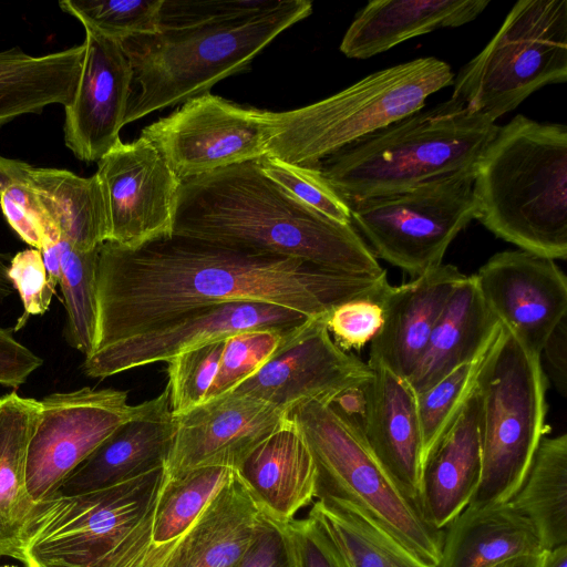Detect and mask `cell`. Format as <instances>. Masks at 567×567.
Here are the masks:
<instances>
[{"mask_svg":"<svg viewBox=\"0 0 567 567\" xmlns=\"http://www.w3.org/2000/svg\"><path fill=\"white\" fill-rule=\"evenodd\" d=\"M388 286L386 274L336 272L173 234L136 248L105 241L99 249L92 351L213 305L267 302L317 318L351 299H380Z\"/></svg>","mask_w":567,"mask_h":567,"instance_id":"cell-1","label":"cell"},{"mask_svg":"<svg viewBox=\"0 0 567 567\" xmlns=\"http://www.w3.org/2000/svg\"><path fill=\"white\" fill-rule=\"evenodd\" d=\"M173 235L336 272L386 274L352 224L334 221L298 200L261 171L259 159L183 181Z\"/></svg>","mask_w":567,"mask_h":567,"instance_id":"cell-2","label":"cell"},{"mask_svg":"<svg viewBox=\"0 0 567 567\" xmlns=\"http://www.w3.org/2000/svg\"><path fill=\"white\" fill-rule=\"evenodd\" d=\"M478 220L496 237L550 259L567 257V126L518 114L475 166Z\"/></svg>","mask_w":567,"mask_h":567,"instance_id":"cell-3","label":"cell"},{"mask_svg":"<svg viewBox=\"0 0 567 567\" xmlns=\"http://www.w3.org/2000/svg\"><path fill=\"white\" fill-rule=\"evenodd\" d=\"M312 12L308 0H282L266 12L219 23L164 29L120 40L133 69L124 125L208 93L243 72L281 32Z\"/></svg>","mask_w":567,"mask_h":567,"instance_id":"cell-4","label":"cell"},{"mask_svg":"<svg viewBox=\"0 0 567 567\" xmlns=\"http://www.w3.org/2000/svg\"><path fill=\"white\" fill-rule=\"evenodd\" d=\"M498 127L451 97L368 135L318 166L347 203L400 193L475 167Z\"/></svg>","mask_w":567,"mask_h":567,"instance_id":"cell-5","label":"cell"},{"mask_svg":"<svg viewBox=\"0 0 567 567\" xmlns=\"http://www.w3.org/2000/svg\"><path fill=\"white\" fill-rule=\"evenodd\" d=\"M455 74L434 56L375 71L316 103L282 112L258 110L266 156L307 166L422 110Z\"/></svg>","mask_w":567,"mask_h":567,"instance_id":"cell-6","label":"cell"},{"mask_svg":"<svg viewBox=\"0 0 567 567\" xmlns=\"http://www.w3.org/2000/svg\"><path fill=\"white\" fill-rule=\"evenodd\" d=\"M161 466L100 489L39 502L23 544L25 567H134L152 546Z\"/></svg>","mask_w":567,"mask_h":567,"instance_id":"cell-7","label":"cell"},{"mask_svg":"<svg viewBox=\"0 0 567 567\" xmlns=\"http://www.w3.org/2000/svg\"><path fill=\"white\" fill-rule=\"evenodd\" d=\"M475 392L482 476L468 505L503 504L523 485L549 429L542 358L501 326L482 362Z\"/></svg>","mask_w":567,"mask_h":567,"instance_id":"cell-8","label":"cell"},{"mask_svg":"<svg viewBox=\"0 0 567 567\" xmlns=\"http://www.w3.org/2000/svg\"><path fill=\"white\" fill-rule=\"evenodd\" d=\"M317 467L316 498L350 503L433 567L441 559L443 530L423 518L369 447L363 434L326 402L308 400L288 413Z\"/></svg>","mask_w":567,"mask_h":567,"instance_id":"cell-9","label":"cell"},{"mask_svg":"<svg viewBox=\"0 0 567 567\" xmlns=\"http://www.w3.org/2000/svg\"><path fill=\"white\" fill-rule=\"evenodd\" d=\"M567 80V1L520 0L454 76L452 99L496 122L535 91Z\"/></svg>","mask_w":567,"mask_h":567,"instance_id":"cell-10","label":"cell"},{"mask_svg":"<svg viewBox=\"0 0 567 567\" xmlns=\"http://www.w3.org/2000/svg\"><path fill=\"white\" fill-rule=\"evenodd\" d=\"M474 178L475 167L348 202L351 224L375 257L415 278L442 265L455 237L478 219Z\"/></svg>","mask_w":567,"mask_h":567,"instance_id":"cell-11","label":"cell"},{"mask_svg":"<svg viewBox=\"0 0 567 567\" xmlns=\"http://www.w3.org/2000/svg\"><path fill=\"white\" fill-rule=\"evenodd\" d=\"M39 404L25 465L27 489L34 502L51 497L142 405L128 404L126 391L89 386L49 394Z\"/></svg>","mask_w":567,"mask_h":567,"instance_id":"cell-12","label":"cell"},{"mask_svg":"<svg viewBox=\"0 0 567 567\" xmlns=\"http://www.w3.org/2000/svg\"><path fill=\"white\" fill-rule=\"evenodd\" d=\"M183 182L266 156L257 109L210 92L190 99L142 133Z\"/></svg>","mask_w":567,"mask_h":567,"instance_id":"cell-13","label":"cell"},{"mask_svg":"<svg viewBox=\"0 0 567 567\" xmlns=\"http://www.w3.org/2000/svg\"><path fill=\"white\" fill-rule=\"evenodd\" d=\"M311 319L277 305L258 301H231L198 308L145 332L102 348L84 358L82 370L95 379L156 362L246 330H272L291 333Z\"/></svg>","mask_w":567,"mask_h":567,"instance_id":"cell-14","label":"cell"},{"mask_svg":"<svg viewBox=\"0 0 567 567\" xmlns=\"http://www.w3.org/2000/svg\"><path fill=\"white\" fill-rule=\"evenodd\" d=\"M109 241L136 248L173 234L182 181L144 136L121 142L97 162Z\"/></svg>","mask_w":567,"mask_h":567,"instance_id":"cell-15","label":"cell"},{"mask_svg":"<svg viewBox=\"0 0 567 567\" xmlns=\"http://www.w3.org/2000/svg\"><path fill=\"white\" fill-rule=\"evenodd\" d=\"M474 278L498 323L540 357L548 336L567 316V278L555 260L505 250L492 256Z\"/></svg>","mask_w":567,"mask_h":567,"instance_id":"cell-16","label":"cell"},{"mask_svg":"<svg viewBox=\"0 0 567 567\" xmlns=\"http://www.w3.org/2000/svg\"><path fill=\"white\" fill-rule=\"evenodd\" d=\"M287 419V411L248 394L230 392L203 402L174 416L166 476L205 466L236 470Z\"/></svg>","mask_w":567,"mask_h":567,"instance_id":"cell-17","label":"cell"},{"mask_svg":"<svg viewBox=\"0 0 567 567\" xmlns=\"http://www.w3.org/2000/svg\"><path fill=\"white\" fill-rule=\"evenodd\" d=\"M372 374L368 362L334 342L323 316L311 319L256 374L231 392L255 396L289 413L302 401L329 403L337 393L369 381Z\"/></svg>","mask_w":567,"mask_h":567,"instance_id":"cell-18","label":"cell"},{"mask_svg":"<svg viewBox=\"0 0 567 567\" xmlns=\"http://www.w3.org/2000/svg\"><path fill=\"white\" fill-rule=\"evenodd\" d=\"M84 59L72 101L64 106V143L76 158L99 162L122 141L133 69L118 40L84 27Z\"/></svg>","mask_w":567,"mask_h":567,"instance_id":"cell-19","label":"cell"},{"mask_svg":"<svg viewBox=\"0 0 567 567\" xmlns=\"http://www.w3.org/2000/svg\"><path fill=\"white\" fill-rule=\"evenodd\" d=\"M466 277L442 264L400 286H388L380 298L383 324L370 342L368 364H380L409 380L431 332L456 286Z\"/></svg>","mask_w":567,"mask_h":567,"instance_id":"cell-20","label":"cell"},{"mask_svg":"<svg viewBox=\"0 0 567 567\" xmlns=\"http://www.w3.org/2000/svg\"><path fill=\"white\" fill-rule=\"evenodd\" d=\"M262 513L236 470L181 536L151 546L134 567H237Z\"/></svg>","mask_w":567,"mask_h":567,"instance_id":"cell-21","label":"cell"},{"mask_svg":"<svg viewBox=\"0 0 567 567\" xmlns=\"http://www.w3.org/2000/svg\"><path fill=\"white\" fill-rule=\"evenodd\" d=\"M141 404L140 412L74 468L53 495L100 489L165 465L175 432L168 392Z\"/></svg>","mask_w":567,"mask_h":567,"instance_id":"cell-22","label":"cell"},{"mask_svg":"<svg viewBox=\"0 0 567 567\" xmlns=\"http://www.w3.org/2000/svg\"><path fill=\"white\" fill-rule=\"evenodd\" d=\"M482 476L478 400L474 390L422 463L419 509L443 530L471 502Z\"/></svg>","mask_w":567,"mask_h":567,"instance_id":"cell-23","label":"cell"},{"mask_svg":"<svg viewBox=\"0 0 567 567\" xmlns=\"http://www.w3.org/2000/svg\"><path fill=\"white\" fill-rule=\"evenodd\" d=\"M363 436L374 456L419 508L422 433L416 394L408 380L372 364Z\"/></svg>","mask_w":567,"mask_h":567,"instance_id":"cell-24","label":"cell"},{"mask_svg":"<svg viewBox=\"0 0 567 567\" xmlns=\"http://www.w3.org/2000/svg\"><path fill=\"white\" fill-rule=\"evenodd\" d=\"M236 472L259 509L274 519L289 522L316 498V463L289 415Z\"/></svg>","mask_w":567,"mask_h":567,"instance_id":"cell-25","label":"cell"},{"mask_svg":"<svg viewBox=\"0 0 567 567\" xmlns=\"http://www.w3.org/2000/svg\"><path fill=\"white\" fill-rule=\"evenodd\" d=\"M486 0H373L354 17L340 43L351 59H368L437 29L476 19Z\"/></svg>","mask_w":567,"mask_h":567,"instance_id":"cell-26","label":"cell"},{"mask_svg":"<svg viewBox=\"0 0 567 567\" xmlns=\"http://www.w3.org/2000/svg\"><path fill=\"white\" fill-rule=\"evenodd\" d=\"M499 330L501 324L486 307L474 275L466 276L447 300L408 380L415 394L484 354Z\"/></svg>","mask_w":567,"mask_h":567,"instance_id":"cell-27","label":"cell"},{"mask_svg":"<svg viewBox=\"0 0 567 567\" xmlns=\"http://www.w3.org/2000/svg\"><path fill=\"white\" fill-rule=\"evenodd\" d=\"M545 551L532 522L509 502L467 505L443 529L437 567H493Z\"/></svg>","mask_w":567,"mask_h":567,"instance_id":"cell-28","label":"cell"},{"mask_svg":"<svg viewBox=\"0 0 567 567\" xmlns=\"http://www.w3.org/2000/svg\"><path fill=\"white\" fill-rule=\"evenodd\" d=\"M39 401L12 391L0 396V557L23 560V544L39 502L27 489L25 465Z\"/></svg>","mask_w":567,"mask_h":567,"instance_id":"cell-29","label":"cell"},{"mask_svg":"<svg viewBox=\"0 0 567 567\" xmlns=\"http://www.w3.org/2000/svg\"><path fill=\"white\" fill-rule=\"evenodd\" d=\"M84 59V44L31 55L20 48L0 51V127L27 114H39L73 99Z\"/></svg>","mask_w":567,"mask_h":567,"instance_id":"cell-30","label":"cell"},{"mask_svg":"<svg viewBox=\"0 0 567 567\" xmlns=\"http://www.w3.org/2000/svg\"><path fill=\"white\" fill-rule=\"evenodd\" d=\"M30 181L61 238L91 250L109 241L106 204L96 174L82 177L71 171L30 166Z\"/></svg>","mask_w":567,"mask_h":567,"instance_id":"cell-31","label":"cell"},{"mask_svg":"<svg viewBox=\"0 0 567 567\" xmlns=\"http://www.w3.org/2000/svg\"><path fill=\"white\" fill-rule=\"evenodd\" d=\"M535 527L545 550L567 544V434L544 437L508 501Z\"/></svg>","mask_w":567,"mask_h":567,"instance_id":"cell-32","label":"cell"},{"mask_svg":"<svg viewBox=\"0 0 567 567\" xmlns=\"http://www.w3.org/2000/svg\"><path fill=\"white\" fill-rule=\"evenodd\" d=\"M309 516L328 533L348 567H433L350 503L319 498Z\"/></svg>","mask_w":567,"mask_h":567,"instance_id":"cell-33","label":"cell"},{"mask_svg":"<svg viewBox=\"0 0 567 567\" xmlns=\"http://www.w3.org/2000/svg\"><path fill=\"white\" fill-rule=\"evenodd\" d=\"M234 473L229 467L205 466L166 476L155 507L152 546L185 533Z\"/></svg>","mask_w":567,"mask_h":567,"instance_id":"cell-34","label":"cell"},{"mask_svg":"<svg viewBox=\"0 0 567 567\" xmlns=\"http://www.w3.org/2000/svg\"><path fill=\"white\" fill-rule=\"evenodd\" d=\"M99 249L81 250L60 240V281L66 322L64 334L71 347L86 357L96 332V271Z\"/></svg>","mask_w":567,"mask_h":567,"instance_id":"cell-35","label":"cell"},{"mask_svg":"<svg viewBox=\"0 0 567 567\" xmlns=\"http://www.w3.org/2000/svg\"><path fill=\"white\" fill-rule=\"evenodd\" d=\"M30 166L27 162L0 155V207L18 236L41 251L47 240L60 239L61 235L31 184Z\"/></svg>","mask_w":567,"mask_h":567,"instance_id":"cell-36","label":"cell"},{"mask_svg":"<svg viewBox=\"0 0 567 567\" xmlns=\"http://www.w3.org/2000/svg\"><path fill=\"white\" fill-rule=\"evenodd\" d=\"M486 352L456 368L432 386L416 394L422 433V463L474 390Z\"/></svg>","mask_w":567,"mask_h":567,"instance_id":"cell-37","label":"cell"},{"mask_svg":"<svg viewBox=\"0 0 567 567\" xmlns=\"http://www.w3.org/2000/svg\"><path fill=\"white\" fill-rule=\"evenodd\" d=\"M300 330L280 333L257 329L227 337L215 380L204 402L231 392L256 374Z\"/></svg>","mask_w":567,"mask_h":567,"instance_id":"cell-38","label":"cell"},{"mask_svg":"<svg viewBox=\"0 0 567 567\" xmlns=\"http://www.w3.org/2000/svg\"><path fill=\"white\" fill-rule=\"evenodd\" d=\"M163 0H63L60 8L83 27L122 40L159 31L158 13Z\"/></svg>","mask_w":567,"mask_h":567,"instance_id":"cell-39","label":"cell"},{"mask_svg":"<svg viewBox=\"0 0 567 567\" xmlns=\"http://www.w3.org/2000/svg\"><path fill=\"white\" fill-rule=\"evenodd\" d=\"M226 338L186 350L167 361L169 405L174 416L202 404L215 380Z\"/></svg>","mask_w":567,"mask_h":567,"instance_id":"cell-40","label":"cell"},{"mask_svg":"<svg viewBox=\"0 0 567 567\" xmlns=\"http://www.w3.org/2000/svg\"><path fill=\"white\" fill-rule=\"evenodd\" d=\"M261 171L301 203L341 223L351 224L350 208L321 173L319 166L288 163L276 157L259 159Z\"/></svg>","mask_w":567,"mask_h":567,"instance_id":"cell-41","label":"cell"},{"mask_svg":"<svg viewBox=\"0 0 567 567\" xmlns=\"http://www.w3.org/2000/svg\"><path fill=\"white\" fill-rule=\"evenodd\" d=\"M282 0H163L158 28L174 29L219 23L256 16L278 7Z\"/></svg>","mask_w":567,"mask_h":567,"instance_id":"cell-42","label":"cell"},{"mask_svg":"<svg viewBox=\"0 0 567 567\" xmlns=\"http://www.w3.org/2000/svg\"><path fill=\"white\" fill-rule=\"evenodd\" d=\"M383 324L379 299L355 298L334 307L327 316V327L343 350L360 349L370 343Z\"/></svg>","mask_w":567,"mask_h":567,"instance_id":"cell-43","label":"cell"},{"mask_svg":"<svg viewBox=\"0 0 567 567\" xmlns=\"http://www.w3.org/2000/svg\"><path fill=\"white\" fill-rule=\"evenodd\" d=\"M8 278L23 305V315L14 328L18 330L30 316H40L48 310L55 288L50 282L42 252L35 248L21 250L10 259Z\"/></svg>","mask_w":567,"mask_h":567,"instance_id":"cell-44","label":"cell"},{"mask_svg":"<svg viewBox=\"0 0 567 567\" xmlns=\"http://www.w3.org/2000/svg\"><path fill=\"white\" fill-rule=\"evenodd\" d=\"M289 522L262 513L258 530L237 567H301Z\"/></svg>","mask_w":567,"mask_h":567,"instance_id":"cell-45","label":"cell"},{"mask_svg":"<svg viewBox=\"0 0 567 567\" xmlns=\"http://www.w3.org/2000/svg\"><path fill=\"white\" fill-rule=\"evenodd\" d=\"M301 567H348L323 527L311 516L289 522Z\"/></svg>","mask_w":567,"mask_h":567,"instance_id":"cell-46","label":"cell"},{"mask_svg":"<svg viewBox=\"0 0 567 567\" xmlns=\"http://www.w3.org/2000/svg\"><path fill=\"white\" fill-rule=\"evenodd\" d=\"M42 364V358L0 327V385L17 389Z\"/></svg>","mask_w":567,"mask_h":567,"instance_id":"cell-47","label":"cell"},{"mask_svg":"<svg viewBox=\"0 0 567 567\" xmlns=\"http://www.w3.org/2000/svg\"><path fill=\"white\" fill-rule=\"evenodd\" d=\"M542 357L557 391L565 396L567 392V316L548 336L540 352Z\"/></svg>","mask_w":567,"mask_h":567,"instance_id":"cell-48","label":"cell"},{"mask_svg":"<svg viewBox=\"0 0 567 567\" xmlns=\"http://www.w3.org/2000/svg\"><path fill=\"white\" fill-rule=\"evenodd\" d=\"M370 380L340 391L328 403L340 417L361 433L368 416Z\"/></svg>","mask_w":567,"mask_h":567,"instance_id":"cell-49","label":"cell"},{"mask_svg":"<svg viewBox=\"0 0 567 567\" xmlns=\"http://www.w3.org/2000/svg\"><path fill=\"white\" fill-rule=\"evenodd\" d=\"M542 567H567V544L546 550Z\"/></svg>","mask_w":567,"mask_h":567,"instance_id":"cell-50","label":"cell"},{"mask_svg":"<svg viewBox=\"0 0 567 567\" xmlns=\"http://www.w3.org/2000/svg\"><path fill=\"white\" fill-rule=\"evenodd\" d=\"M544 554L509 559L493 567H542Z\"/></svg>","mask_w":567,"mask_h":567,"instance_id":"cell-51","label":"cell"},{"mask_svg":"<svg viewBox=\"0 0 567 567\" xmlns=\"http://www.w3.org/2000/svg\"><path fill=\"white\" fill-rule=\"evenodd\" d=\"M0 567H17V566L4 565V566H0Z\"/></svg>","mask_w":567,"mask_h":567,"instance_id":"cell-52","label":"cell"}]
</instances>
